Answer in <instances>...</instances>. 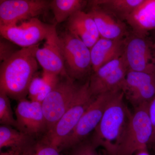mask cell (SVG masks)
<instances>
[{
    "label": "cell",
    "mask_w": 155,
    "mask_h": 155,
    "mask_svg": "<svg viewBox=\"0 0 155 155\" xmlns=\"http://www.w3.org/2000/svg\"><path fill=\"white\" fill-rule=\"evenodd\" d=\"M45 83V80L43 77H33L28 89V94L31 101H35L37 97L42 91Z\"/></svg>",
    "instance_id": "23"
},
{
    "label": "cell",
    "mask_w": 155,
    "mask_h": 155,
    "mask_svg": "<svg viewBox=\"0 0 155 155\" xmlns=\"http://www.w3.org/2000/svg\"><path fill=\"white\" fill-rule=\"evenodd\" d=\"M125 20L134 35L146 37L150 31L155 29V0H143Z\"/></svg>",
    "instance_id": "18"
},
{
    "label": "cell",
    "mask_w": 155,
    "mask_h": 155,
    "mask_svg": "<svg viewBox=\"0 0 155 155\" xmlns=\"http://www.w3.org/2000/svg\"><path fill=\"white\" fill-rule=\"evenodd\" d=\"M127 39L100 38L90 49L91 68L95 72L109 62L122 56Z\"/></svg>",
    "instance_id": "15"
},
{
    "label": "cell",
    "mask_w": 155,
    "mask_h": 155,
    "mask_svg": "<svg viewBox=\"0 0 155 155\" xmlns=\"http://www.w3.org/2000/svg\"><path fill=\"white\" fill-rule=\"evenodd\" d=\"M55 30V25L46 24L36 17L20 25L0 26V33L3 38L22 48L38 44Z\"/></svg>",
    "instance_id": "8"
},
{
    "label": "cell",
    "mask_w": 155,
    "mask_h": 155,
    "mask_svg": "<svg viewBox=\"0 0 155 155\" xmlns=\"http://www.w3.org/2000/svg\"><path fill=\"white\" fill-rule=\"evenodd\" d=\"M148 111L153 128L152 136L149 144L155 145V96L149 103Z\"/></svg>",
    "instance_id": "27"
},
{
    "label": "cell",
    "mask_w": 155,
    "mask_h": 155,
    "mask_svg": "<svg viewBox=\"0 0 155 155\" xmlns=\"http://www.w3.org/2000/svg\"><path fill=\"white\" fill-rule=\"evenodd\" d=\"M146 37L134 35L126 39L123 55L128 70L155 73V46Z\"/></svg>",
    "instance_id": "10"
},
{
    "label": "cell",
    "mask_w": 155,
    "mask_h": 155,
    "mask_svg": "<svg viewBox=\"0 0 155 155\" xmlns=\"http://www.w3.org/2000/svg\"><path fill=\"white\" fill-rule=\"evenodd\" d=\"M133 155H151L149 152L148 147L143 149L136 152Z\"/></svg>",
    "instance_id": "30"
},
{
    "label": "cell",
    "mask_w": 155,
    "mask_h": 155,
    "mask_svg": "<svg viewBox=\"0 0 155 155\" xmlns=\"http://www.w3.org/2000/svg\"><path fill=\"white\" fill-rule=\"evenodd\" d=\"M33 148L31 147L19 150L15 155H31Z\"/></svg>",
    "instance_id": "28"
},
{
    "label": "cell",
    "mask_w": 155,
    "mask_h": 155,
    "mask_svg": "<svg viewBox=\"0 0 155 155\" xmlns=\"http://www.w3.org/2000/svg\"><path fill=\"white\" fill-rule=\"evenodd\" d=\"M92 143H86L78 147L72 155H99Z\"/></svg>",
    "instance_id": "26"
},
{
    "label": "cell",
    "mask_w": 155,
    "mask_h": 155,
    "mask_svg": "<svg viewBox=\"0 0 155 155\" xmlns=\"http://www.w3.org/2000/svg\"><path fill=\"white\" fill-rule=\"evenodd\" d=\"M128 70L123 55L104 65L92 75L89 89L93 96L122 91Z\"/></svg>",
    "instance_id": "7"
},
{
    "label": "cell",
    "mask_w": 155,
    "mask_h": 155,
    "mask_svg": "<svg viewBox=\"0 0 155 155\" xmlns=\"http://www.w3.org/2000/svg\"><path fill=\"white\" fill-rule=\"evenodd\" d=\"M50 1L46 0H1L0 26L36 18L50 8Z\"/></svg>",
    "instance_id": "11"
},
{
    "label": "cell",
    "mask_w": 155,
    "mask_h": 155,
    "mask_svg": "<svg viewBox=\"0 0 155 155\" xmlns=\"http://www.w3.org/2000/svg\"><path fill=\"white\" fill-rule=\"evenodd\" d=\"M19 150L21 149H11V150L5 152H1L0 155H15Z\"/></svg>",
    "instance_id": "29"
},
{
    "label": "cell",
    "mask_w": 155,
    "mask_h": 155,
    "mask_svg": "<svg viewBox=\"0 0 155 155\" xmlns=\"http://www.w3.org/2000/svg\"><path fill=\"white\" fill-rule=\"evenodd\" d=\"M88 13L94 20L101 38L108 39L125 38L127 29L121 20L116 19L99 6H92Z\"/></svg>",
    "instance_id": "17"
},
{
    "label": "cell",
    "mask_w": 155,
    "mask_h": 155,
    "mask_svg": "<svg viewBox=\"0 0 155 155\" xmlns=\"http://www.w3.org/2000/svg\"><path fill=\"white\" fill-rule=\"evenodd\" d=\"M94 99L90 90L88 80L80 86L67 111L52 129L48 131L45 142L60 148Z\"/></svg>",
    "instance_id": "3"
},
{
    "label": "cell",
    "mask_w": 155,
    "mask_h": 155,
    "mask_svg": "<svg viewBox=\"0 0 155 155\" xmlns=\"http://www.w3.org/2000/svg\"><path fill=\"white\" fill-rule=\"evenodd\" d=\"M87 2L82 0H53L50 1L55 19L58 23H61L78 11H82Z\"/></svg>",
    "instance_id": "21"
},
{
    "label": "cell",
    "mask_w": 155,
    "mask_h": 155,
    "mask_svg": "<svg viewBox=\"0 0 155 155\" xmlns=\"http://www.w3.org/2000/svg\"><path fill=\"white\" fill-rule=\"evenodd\" d=\"M15 114L17 129L20 131L31 136L47 130L41 103L25 98L19 100Z\"/></svg>",
    "instance_id": "13"
},
{
    "label": "cell",
    "mask_w": 155,
    "mask_h": 155,
    "mask_svg": "<svg viewBox=\"0 0 155 155\" xmlns=\"http://www.w3.org/2000/svg\"><path fill=\"white\" fill-rule=\"evenodd\" d=\"M30 136L11 126L2 125L0 127V149L11 147V149H22L30 146Z\"/></svg>",
    "instance_id": "20"
},
{
    "label": "cell",
    "mask_w": 155,
    "mask_h": 155,
    "mask_svg": "<svg viewBox=\"0 0 155 155\" xmlns=\"http://www.w3.org/2000/svg\"><path fill=\"white\" fill-rule=\"evenodd\" d=\"M68 31L91 48L101 38L96 24L88 13L78 11L68 19Z\"/></svg>",
    "instance_id": "16"
},
{
    "label": "cell",
    "mask_w": 155,
    "mask_h": 155,
    "mask_svg": "<svg viewBox=\"0 0 155 155\" xmlns=\"http://www.w3.org/2000/svg\"><path fill=\"white\" fill-rule=\"evenodd\" d=\"M4 39L5 40L1 39L0 41V60L2 62L11 58L19 51L15 48L14 43Z\"/></svg>",
    "instance_id": "24"
},
{
    "label": "cell",
    "mask_w": 155,
    "mask_h": 155,
    "mask_svg": "<svg viewBox=\"0 0 155 155\" xmlns=\"http://www.w3.org/2000/svg\"><path fill=\"white\" fill-rule=\"evenodd\" d=\"M122 91L136 107L149 103L155 96V73L128 70Z\"/></svg>",
    "instance_id": "12"
},
{
    "label": "cell",
    "mask_w": 155,
    "mask_h": 155,
    "mask_svg": "<svg viewBox=\"0 0 155 155\" xmlns=\"http://www.w3.org/2000/svg\"><path fill=\"white\" fill-rule=\"evenodd\" d=\"M45 40L43 46L38 47L35 53L37 61L44 72L69 78L66 72L59 35L56 30L50 34Z\"/></svg>",
    "instance_id": "14"
},
{
    "label": "cell",
    "mask_w": 155,
    "mask_h": 155,
    "mask_svg": "<svg viewBox=\"0 0 155 155\" xmlns=\"http://www.w3.org/2000/svg\"><path fill=\"white\" fill-rule=\"evenodd\" d=\"M149 103L136 107L117 155H133L150 144L153 128L149 114Z\"/></svg>",
    "instance_id": "4"
},
{
    "label": "cell",
    "mask_w": 155,
    "mask_h": 155,
    "mask_svg": "<svg viewBox=\"0 0 155 155\" xmlns=\"http://www.w3.org/2000/svg\"><path fill=\"white\" fill-rule=\"evenodd\" d=\"M67 78L57 85L41 103L48 131L54 127L75 97L80 86Z\"/></svg>",
    "instance_id": "6"
},
{
    "label": "cell",
    "mask_w": 155,
    "mask_h": 155,
    "mask_svg": "<svg viewBox=\"0 0 155 155\" xmlns=\"http://www.w3.org/2000/svg\"><path fill=\"white\" fill-rule=\"evenodd\" d=\"M39 45L22 48L1 63L0 91L15 99L25 98L38 68L35 53Z\"/></svg>",
    "instance_id": "1"
},
{
    "label": "cell",
    "mask_w": 155,
    "mask_h": 155,
    "mask_svg": "<svg viewBox=\"0 0 155 155\" xmlns=\"http://www.w3.org/2000/svg\"><path fill=\"white\" fill-rule=\"evenodd\" d=\"M124 93L117 92L108 104L99 124L94 131L92 143L101 147L109 155H117L131 114L124 102Z\"/></svg>",
    "instance_id": "2"
},
{
    "label": "cell",
    "mask_w": 155,
    "mask_h": 155,
    "mask_svg": "<svg viewBox=\"0 0 155 155\" xmlns=\"http://www.w3.org/2000/svg\"><path fill=\"white\" fill-rule=\"evenodd\" d=\"M143 0H94L90 1L92 6L100 8L120 19H125L142 2Z\"/></svg>",
    "instance_id": "19"
},
{
    "label": "cell",
    "mask_w": 155,
    "mask_h": 155,
    "mask_svg": "<svg viewBox=\"0 0 155 155\" xmlns=\"http://www.w3.org/2000/svg\"><path fill=\"white\" fill-rule=\"evenodd\" d=\"M0 123L2 125L18 128L17 121L14 119L8 96L0 91Z\"/></svg>",
    "instance_id": "22"
},
{
    "label": "cell",
    "mask_w": 155,
    "mask_h": 155,
    "mask_svg": "<svg viewBox=\"0 0 155 155\" xmlns=\"http://www.w3.org/2000/svg\"><path fill=\"white\" fill-rule=\"evenodd\" d=\"M117 92L107 93L97 96L84 113L74 130L60 148H68L75 146L92 131H94L102 118L108 104Z\"/></svg>",
    "instance_id": "9"
},
{
    "label": "cell",
    "mask_w": 155,
    "mask_h": 155,
    "mask_svg": "<svg viewBox=\"0 0 155 155\" xmlns=\"http://www.w3.org/2000/svg\"><path fill=\"white\" fill-rule=\"evenodd\" d=\"M31 155H61L58 148L44 142L42 143H38L34 147Z\"/></svg>",
    "instance_id": "25"
},
{
    "label": "cell",
    "mask_w": 155,
    "mask_h": 155,
    "mask_svg": "<svg viewBox=\"0 0 155 155\" xmlns=\"http://www.w3.org/2000/svg\"><path fill=\"white\" fill-rule=\"evenodd\" d=\"M59 38L68 76L73 80L85 76L91 67L90 49L68 31Z\"/></svg>",
    "instance_id": "5"
}]
</instances>
